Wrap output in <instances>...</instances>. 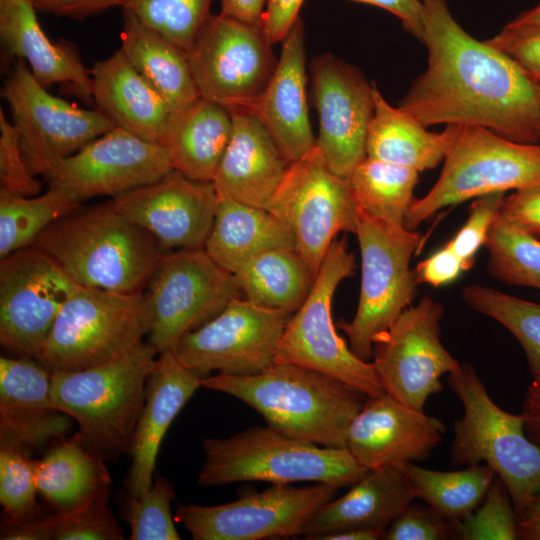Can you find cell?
Masks as SVG:
<instances>
[{"label":"cell","instance_id":"cell-1","mask_svg":"<svg viewBox=\"0 0 540 540\" xmlns=\"http://www.w3.org/2000/svg\"><path fill=\"white\" fill-rule=\"evenodd\" d=\"M426 70L398 107L425 127L477 125L512 141L540 143L533 77L508 54L467 33L446 0H422Z\"/></svg>","mask_w":540,"mask_h":540},{"label":"cell","instance_id":"cell-2","mask_svg":"<svg viewBox=\"0 0 540 540\" xmlns=\"http://www.w3.org/2000/svg\"><path fill=\"white\" fill-rule=\"evenodd\" d=\"M201 385L242 401L284 436L331 448H346L350 424L367 399L343 381L287 363L249 376L217 373Z\"/></svg>","mask_w":540,"mask_h":540},{"label":"cell","instance_id":"cell-3","mask_svg":"<svg viewBox=\"0 0 540 540\" xmlns=\"http://www.w3.org/2000/svg\"><path fill=\"white\" fill-rule=\"evenodd\" d=\"M33 244L80 286L123 294L141 293L164 253L111 201L54 222Z\"/></svg>","mask_w":540,"mask_h":540},{"label":"cell","instance_id":"cell-4","mask_svg":"<svg viewBox=\"0 0 540 540\" xmlns=\"http://www.w3.org/2000/svg\"><path fill=\"white\" fill-rule=\"evenodd\" d=\"M157 355L148 341H141L109 362L52 371L53 405L77 422L86 448L105 462L129 454Z\"/></svg>","mask_w":540,"mask_h":540},{"label":"cell","instance_id":"cell-5","mask_svg":"<svg viewBox=\"0 0 540 540\" xmlns=\"http://www.w3.org/2000/svg\"><path fill=\"white\" fill-rule=\"evenodd\" d=\"M204 462L197 477L203 487L242 481L272 484L315 482L352 486L369 470L347 448L324 447L254 426L227 438L202 442Z\"/></svg>","mask_w":540,"mask_h":540},{"label":"cell","instance_id":"cell-6","mask_svg":"<svg viewBox=\"0 0 540 540\" xmlns=\"http://www.w3.org/2000/svg\"><path fill=\"white\" fill-rule=\"evenodd\" d=\"M448 383L463 406L462 417L454 423L452 461L489 465L518 516L540 494V447L525 433L522 414L499 407L471 364L448 374Z\"/></svg>","mask_w":540,"mask_h":540},{"label":"cell","instance_id":"cell-7","mask_svg":"<svg viewBox=\"0 0 540 540\" xmlns=\"http://www.w3.org/2000/svg\"><path fill=\"white\" fill-rule=\"evenodd\" d=\"M540 184V144L509 140L477 125H456L441 174L414 200L405 227L415 230L440 209L494 192Z\"/></svg>","mask_w":540,"mask_h":540},{"label":"cell","instance_id":"cell-8","mask_svg":"<svg viewBox=\"0 0 540 540\" xmlns=\"http://www.w3.org/2000/svg\"><path fill=\"white\" fill-rule=\"evenodd\" d=\"M361 256V287L353 319H341L338 327L348 337L351 351L369 361L373 344L415 299L418 283L411 258L420 235L385 223L359 210L355 231Z\"/></svg>","mask_w":540,"mask_h":540},{"label":"cell","instance_id":"cell-9","mask_svg":"<svg viewBox=\"0 0 540 540\" xmlns=\"http://www.w3.org/2000/svg\"><path fill=\"white\" fill-rule=\"evenodd\" d=\"M147 333L143 292L79 286L58 314L38 361L50 371L91 368L127 353Z\"/></svg>","mask_w":540,"mask_h":540},{"label":"cell","instance_id":"cell-10","mask_svg":"<svg viewBox=\"0 0 540 540\" xmlns=\"http://www.w3.org/2000/svg\"><path fill=\"white\" fill-rule=\"evenodd\" d=\"M355 258L344 239H335L326 252L304 303L289 318L275 363L322 372L367 396L385 392L374 364L358 358L336 332L331 308L339 283L354 274Z\"/></svg>","mask_w":540,"mask_h":540},{"label":"cell","instance_id":"cell-11","mask_svg":"<svg viewBox=\"0 0 540 540\" xmlns=\"http://www.w3.org/2000/svg\"><path fill=\"white\" fill-rule=\"evenodd\" d=\"M146 288L147 341L157 353L173 349L183 335L241 296L233 274L204 248L164 252Z\"/></svg>","mask_w":540,"mask_h":540},{"label":"cell","instance_id":"cell-12","mask_svg":"<svg viewBox=\"0 0 540 540\" xmlns=\"http://www.w3.org/2000/svg\"><path fill=\"white\" fill-rule=\"evenodd\" d=\"M267 210L287 229L315 277L337 235L355 234L359 219L349 180L328 168L316 144L290 163Z\"/></svg>","mask_w":540,"mask_h":540},{"label":"cell","instance_id":"cell-13","mask_svg":"<svg viewBox=\"0 0 540 540\" xmlns=\"http://www.w3.org/2000/svg\"><path fill=\"white\" fill-rule=\"evenodd\" d=\"M187 55L200 96L229 112H253L278 61L262 26L222 13L211 14Z\"/></svg>","mask_w":540,"mask_h":540},{"label":"cell","instance_id":"cell-14","mask_svg":"<svg viewBox=\"0 0 540 540\" xmlns=\"http://www.w3.org/2000/svg\"><path fill=\"white\" fill-rule=\"evenodd\" d=\"M1 95L7 102L30 172L44 178L63 159L115 128L98 108L82 109L51 95L17 59Z\"/></svg>","mask_w":540,"mask_h":540},{"label":"cell","instance_id":"cell-15","mask_svg":"<svg viewBox=\"0 0 540 540\" xmlns=\"http://www.w3.org/2000/svg\"><path fill=\"white\" fill-rule=\"evenodd\" d=\"M292 314L238 296L211 320L183 335L173 351L201 378L212 372L255 375L275 364Z\"/></svg>","mask_w":540,"mask_h":540},{"label":"cell","instance_id":"cell-16","mask_svg":"<svg viewBox=\"0 0 540 540\" xmlns=\"http://www.w3.org/2000/svg\"><path fill=\"white\" fill-rule=\"evenodd\" d=\"M444 307L426 295L405 309L373 344V361L389 395L418 411L427 399L441 392L440 378L461 364L443 346L440 321Z\"/></svg>","mask_w":540,"mask_h":540},{"label":"cell","instance_id":"cell-17","mask_svg":"<svg viewBox=\"0 0 540 540\" xmlns=\"http://www.w3.org/2000/svg\"><path fill=\"white\" fill-rule=\"evenodd\" d=\"M79 286L34 244L2 258L1 345L38 360L58 314Z\"/></svg>","mask_w":540,"mask_h":540},{"label":"cell","instance_id":"cell-18","mask_svg":"<svg viewBox=\"0 0 540 540\" xmlns=\"http://www.w3.org/2000/svg\"><path fill=\"white\" fill-rule=\"evenodd\" d=\"M339 488L326 483L292 488L272 484L262 492L220 505L179 504L174 519L194 540H262L300 536L308 519Z\"/></svg>","mask_w":540,"mask_h":540},{"label":"cell","instance_id":"cell-19","mask_svg":"<svg viewBox=\"0 0 540 540\" xmlns=\"http://www.w3.org/2000/svg\"><path fill=\"white\" fill-rule=\"evenodd\" d=\"M173 171L166 146L115 127L61 160L45 177L79 201L118 196Z\"/></svg>","mask_w":540,"mask_h":540},{"label":"cell","instance_id":"cell-20","mask_svg":"<svg viewBox=\"0 0 540 540\" xmlns=\"http://www.w3.org/2000/svg\"><path fill=\"white\" fill-rule=\"evenodd\" d=\"M310 71L319 115L316 146L328 168L348 179L366 158L374 85L357 68L330 53L315 57Z\"/></svg>","mask_w":540,"mask_h":540},{"label":"cell","instance_id":"cell-21","mask_svg":"<svg viewBox=\"0 0 540 540\" xmlns=\"http://www.w3.org/2000/svg\"><path fill=\"white\" fill-rule=\"evenodd\" d=\"M111 202L167 252L204 248L218 195L213 182L192 180L173 170L156 182L113 197Z\"/></svg>","mask_w":540,"mask_h":540},{"label":"cell","instance_id":"cell-22","mask_svg":"<svg viewBox=\"0 0 540 540\" xmlns=\"http://www.w3.org/2000/svg\"><path fill=\"white\" fill-rule=\"evenodd\" d=\"M443 423L387 392L367 399L352 420L346 448L367 470L422 461L442 441Z\"/></svg>","mask_w":540,"mask_h":540},{"label":"cell","instance_id":"cell-23","mask_svg":"<svg viewBox=\"0 0 540 540\" xmlns=\"http://www.w3.org/2000/svg\"><path fill=\"white\" fill-rule=\"evenodd\" d=\"M52 371L38 360L0 358V447L28 455L71 432L73 419L52 403Z\"/></svg>","mask_w":540,"mask_h":540},{"label":"cell","instance_id":"cell-24","mask_svg":"<svg viewBox=\"0 0 540 540\" xmlns=\"http://www.w3.org/2000/svg\"><path fill=\"white\" fill-rule=\"evenodd\" d=\"M202 378L177 359L173 349L158 353L146 380L145 400L129 456V497H140L153 485L161 442L177 414L201 387Z\"/></svg>","mask_w":540,"mask_h":540},{"label":"cell","instance_id":"cell-25","mask_svg":"<svg viewBox=\"0 0 540 540\" xmlns=\"http://www.w3.org/2000/svg\"><path fill=\"white\" fill-rule=\"evenodd\" d=\"M232 134L213 179L218 198L267 209L290 163L252 111H233Z\"/></svg>","mask_w":540,"mask_h":540},{"label":"cell","instance_id":"cell-26","mask_svg":"<svg viewBox=\"0 0 540 540\" xmlns=\"http://www.w3.org/2000/svg\"><path fill=\"white\" fill-rule=\"evenodd\" d=\"M281 42L276 68L253 113L292 163L316 144L307 107L305 33L300 17Z\"/></svg>","mask_w":540,"mask_h":540},{"label":"cell","instance_id":"cell-27","mask_svg":"<svg viewBox=\"0 0 540 540\" xmlns=\"http://www.w3.org/2000/svg\"><path fill=\"white\" fill-rule=\"evenodd\" d=\"M90 72L93 102L115 127L165 146L176 114L121 49Z\"/></svg>","mask_w":540,"mask_h":540},{"label":"cell","instance_id":"cell-28","mask_svg":"<svg viewBox=\"0 0 540 540\" xmlns=\"http://www.w3.org/2000/svg\"><path fill=\"white\" fill-rule=\"evenodd\" d=\"M30 0H0V39L9 58L22 59L46 89L66 85L69 91L93 102L91 72L76 48L53 43L42 30Z\"/></svg>","mask_w":540,"mask_h":540},{"label":"cell","instance_id":"cell-29","mask_svg":"<svg viewBox=\"0 0 540 540\" xmlns=\"http://www.w3.org/2000/svg\"><path fill=\"white\" fill-rule=\"evenodd\" d=\"M415 499L416 492L400 468L372 469L346 494L316 511L300 536L320 540L325 535L354 528L385 532Z\"/></svg>","mask_w":540,"mask_h":540},{"label":"cell","instance_id":"cell-30","mask_svg":"<svg viewBox=\"0 0 540 540\" xmlns=\"http://www.w3.org/2000/svg\"><path fill=\"white\" fill-rule=\"evenodd\" d=\"M121 50L140 74L159 92L175 114L201 96L187 53L171 40L123 9Z\"/></svg>","mask_w":540,"mask_h":540},{"label":"cell","instance_id":"cell-31","mask_svg":"<svg viewBox=\"0 0 540 540\" xmlns=\"http://www.w3.org/2000/svg\"><path fill=\"white\" fill-rule=\"evenodd\" d=\"M412 115L390 105L374 85V112L370 121L366 157L409 167L418 172L444 160L456 125L430 132Z\"/></svg>","mask_w":540,"mask_h":540},{"label":"cell","instance_id":"cell-32","mask_svg":"<svg viewBox=\"0 0 540 540\" xmlns=\"http://www.w3.org/2000/svg\"><path fill=\"white\" fill-rule=\"evenodd\" d=\"M232 127L231 113L202 97L177 113L165 144L173 170L192 180L212 182Z\"/></svg>","mask_w":540,"mask_h":540},{"label":"cell","instance_id":"cell-33","mask_svg":"<svg viewBox=\"0 0 540 540\" xmlns=\"http://www.w3.org/2000/svg\"><path fill=\"white\" fill-rule=\"evenodd\" d=\"M277 247H294L280 220L265 208L218 198L204 249L222 268L236 272L256 255Z\"/></svg>","mask_w":540,"mask_h":540},{"label":"cell","instance_id":"cell-34","mask_svg":"<svg viewBox=\"0 0 540 540\" xmlns=\"http://www.w3.org/2000/svg\"><path fill=\"white\" fill-rule=\"evenodd\" d=\"M38 493L54 512H68L111 486L105 461L84 445L79 432L65 437L36 461Z\"/></svg>","mask_w":540,"mask_h":540},{"label":"cell","instance_id":"cell-35","mask_svg":"<svg viewBox=\"0 0 540 540\" xmlns=\"http://www.w3.org/2000/svg\"><path fill=\"white\" fill-rule=\"evenodd\" d=\"M245 299L294 313L306 300L315 276L294 247L266 250L233 273Z\"/></svg>","mask_w":540,"mask_h":540},{"label":"cell","instance_id":"cell-36","mask_svg":"<svg viewBox=\"0 0 540 540\" xmlns=\"http://www.w3.org/2000/svg\"><path fill=\"white\" fill-rule=\"evenodd\" d=\"M412 484L417 498L456 522L474 511L485 498L496 474L487 464H473L456 471H436L414 462L399 467Z\"/></svg>","mask_w":540,"mask_h":540},{"label":"cell","instance_id":"cell-37","mask_svg":"<svg viewBox=\"0 0 540 540\" xmlns=\"http://www.w3.org/2000/svg\"><path fill=\"white\" fill-rule=\"evenodd\" d=\"M418 179L415 169L369 157L348 178L359 210L397 226H405Z\"/></svg>","mask_w":540,"mask_h":540},{"label":"cell","instance_id":"cell-38","mask_svg":"<svg viewBox=\"0 0 540 540\" xmlns=\"http://www.w3.org/2000/svg\"><path fill=\"white\" fill-rule=\"evenodd\" d=\"M80 204L71 193L55 187L32 197L0 190V258L32 245L47 227L75 213Z\"/></svg>","mask_w":540,"mask_h":540},{"label":"cell","instance_id":"cell-39","mask_svg":"<svg viewBox=\"0 0 540 540\" xmlns=\"http://www.w3.org/2000/svg\"><path fill=\"white\" fill-rule=\"evenodd\" d=\"M462 299L474 311L504 326L521 344L534 381H540V304L494 288L470 284Z\"/></svg>","mask_w":540,"mask_h":540},{"label":"cell","instance_id":"cell-40","mask_svg":"<svg viewBox=\"0 0 540 540\" xmlns=\"http://www.w3.org/2000/svg\"><path fill=\"white\" fill-rule=\"evenodd\" d=\"M484 246L487 272L496 280L540 290V240L497 217Z\"/></svg>","mask_w":540,"mask_h":540},{"label":"cell","instance_id":"cell-41","mask_svg":"<svg viewBox=\"0 0 540 540\" xmlns=\"http://www.w3.org/2000/svg\"><path fill=\"white\" fill-rule=\"evenodd\" d=\"M211 1L126 0L122 8L187 53L211 16Z\"/></svg>","mask_w":540,"mask_h":540},{"label":"cell","instance_id":"cell-42","mask_svg":"<svg viewBox=\"0 0 540 540\" xmlns=\"http://www.w3.org/2000/svg\"><path fill=\"white\" fill-rule=\"evenodd\" d=\"M37 493L36 461L20 450L0 447L2 522H18L41 513Z\"/></svg>","mask_w":540,"mask_h":540},{"label":"cell","instance_id":"cell-43","mask_svg":"<svg viewBox=\"0 0 540 540\" xmlns=\"http://www.w3.org/2000/svg\"><path fill=\"white\" fill-rule=\"evenodd\" d=\"M455 535L464 540L518 539L517 514L506 487L497 476L479 506L455 522Z\"/></svg>","mask_w":540,"mask_h":540},{"label":"cell","instance_id":"cell-44","mask_svg":"<svg viewBox=\"0 0 540 540\" xmlns=\"http://www.w3.org/2000/svg\"><path fill=\"white\" fill-rule=\"evenodd\" d=\"M175 493L171 482L158 476L152 487L140 497H129L126 521L131 540H179L174 525L171 501Z\"/></svg>","mask_w":540,"mask_h":540},{"label":"cell","instance_id":"cell-45","mask_svg":"<svg viewBox=\"0 0 540 540\" xmlns=\"http://www.w3.org/2000/svg\"><path fill=\"white\" fill-rule=\"evenodd\" d=\"M110 487L99 489L73 510L56 512L54 540H123L122 529L109 506Z\"/></svg>","mask_w":540,"mask_h":540},{"label":"cell","instance_id":"cell-46","mask_svg":"<svg viewBox=\"0 0 540 540\" xmlns=\"http://www.w3.org/2000/svg\"><path fill=\"white\" fill-rule=\"evenodd\" d=\"M0 190L32 197L39 194L41 183L30 172L23 157L19 136L13 123L0 109Z\"/></svg>","mask_w":540,"mask_h":540},{"label":"cell","instance_id":"cell-47","mask_svg":"<svg viewBox=\"0 0 540 540\" xmlns=\"http://www.w3.org/2000/svg\"><path fill=\"white\" fill-rule=\"evenodd\" d=\"M505 192H494L475 198L465 224L447 245L462 259L474 264V257L484 246L488 233L497 219Z\"/></svg>","mask_w":540,"mask_h":540},{"label":"cell","instance_id":"cell-48","mask_svg":"<svg viewBox=\"0 0 540 540\" xmlns=\"http://www.w3.org/2000/svg\"><path fill=\"white\" fill-rule=\"evenodd\" d=\"M455 535V522L430 506L409 505L387 528L386 540H443Z\"/></svg>","mask_w":540,"mask_h":540},{"label":"cell","instance_id":"cell-49","mask_svg":"<svg viewBox=\"0 0 540 540\" xmlns=\"http://www.w3.org/2000/svg\"><path fill=\"white\" fill-rule=\"evenodd\" d=\"M498 217L509 225L540 237V184L505 196Z\"/></svg>","mask_w":540,"mask_h":540},{"label":"cell","instance_id":"cell-50","mask_svg":"<svg viewBox=\"0 0 540 540\" xmlns=\"http://www.w3.org/2000/svg\"><path fill=\"white\" fill-rule=\"evenodd\" d=\"M487 41L508 54L530 76H540V27L517 31L502 29Z\"/></svg>","mask_w":540,"mask_h":540},{"label":"cell","instance_id":"cell-51","mask_svg":"<svg viewBox=\"0 0 540 540\" xmlns=\"http://www.w3.org/2000/svg\"><path fill=\"white\" fill-rule=\"evenodd\" d=\"M472 266L446 244L421 261L414 273L418 284L425 283L439 287L454 281Z\"/></svg>","mask_w":540,"mask_h":540},{"label":"cell","instance_id":"cell-52","mask_svg":"<svg viewBox=\"0 0 540 540\" xmlns=\"http://www.w3.org/2000/svg\"><path fill=\"white\" fill-rule=\"evenodd\" d=\"M304 0H267L262 29L268 42H281L299 18Z\"/></svg>","mask_w":540,"mask_h":540},{"label":"cell","instance_id":"cell-53","mask_svg":"<svg viewBox=\"0 0 540 540\" xmlns=\"http://www.w3.org/2000/svg\"><path fill=\"white\" fill-rule=\"evenodd\" d=\"M57 526L56 512H41L18 522H2V540H54Z\"/></svg>","mask_w":540,"mask_h":540},{"label":"cell","instance_id":"cell-54","mask_svg":"<svg viewBox=\"0 0 540 540\" xmlns=\"http://www.w3.org/2000/svg\"><path fill=\"white\" fill-rule=\"evenodd\" d=\"M37 11L84 19L115 6L123 7L126 0H30Z\"/></svg>","mask_w":540,"mask_h":540},{"label":"cell","instance_id":"cell-55","mask_svg":"<svg viewBox=\"0 0 540 540\" xmlns=\"http://www.w3.org/2000/svg\"><path fill=\"white\" fill-rule=\"evenodd\" d=\"M380 7L395 15L406 31L422 41L423 3L422 0H350Z\"/></svg>","mask_w":540,"mask_h":540},{"label":"cell","instance_id":"cell-56","mask_svg":"<svg viewBox=\"0 0 540 540\" xmlns=\"http://www.w3.org/2000/svg\"><path fill=\"white\" fill-rule=\"evenodd\" d=\"M266 0H220V13L242 22L262 26Z\"/></svg>","mask_w":540,"mask_h":540},{"label":"cell","instance_id":"cell-57","mask_svg":"<svg viewBox=\"0 0 540 540\" xmlns=\"http://www.w3.org/2000/svg\"><path fill=\"white\" fill-rule=\"evenodd\" d=\"M522 416L528 438L540 447V381H532L527 389Z\"/></svg>","mask_w":540,"mask_h":540},{"label":"cell","instance_id":"cell-58","mask_svg":"<svg viewBox=\"0 0 540 540\" xmlns=\"http://www.w3.org/2000/svg\"><path fill=\"white\" fill-rule=\"evenodd\" d=\"M518 538L540 540V494L517 516Z\"/></svg>","mask_w":540,"mask_h":540},{"label":"cell","instance_id":"cell-59","mask_svg":"<svg viewBox=\"0 0 540 540\" xmlns=\"http://www.w3.org/2000/svg\"><path fill=\"white\" fill-rule=\"evenodd\" d=\"M384 534L376 529L354 528L325 535L320 540H380Z\"/></svg>","mask_w":540,"mask_h":540},{"label":"cell","instance_id":"cell-60","mask_svg":"<svg viewBox=\"0 0 540 540\" xmlns=\"http://www.w3.org/2000/svg\"><path fill=\"white\" fill-rule=\"evenodd\" d=\"M540 27V4L529 9L510 21L503 29L517 31Z\"/></svg>","mask_w":540,"mask_h":540},{"label":"cell","instance_id":"cell-61","mask_svg":"<svg viewBox=\"0 0 540 540\" xmlns=\"http://www.w3.org/2000/svg\"><path fill=\"white\" fill-rule=\"evenodd\" d=\"M536 89V97L540 114V76L533 77Z\"/></svg>","mask_w":540,"mask_h":540}]
</instances>
